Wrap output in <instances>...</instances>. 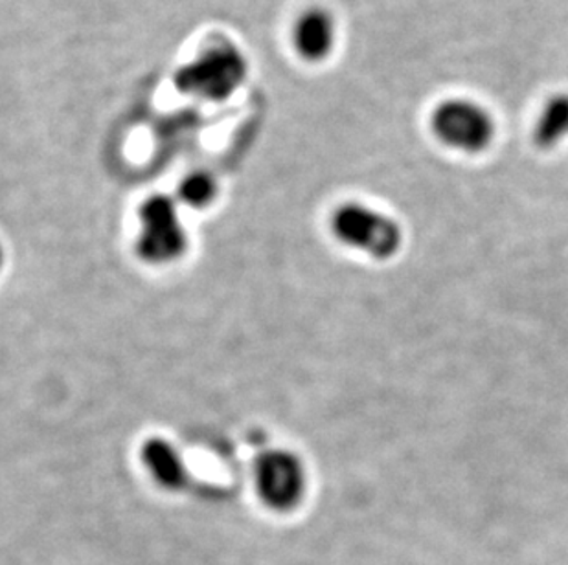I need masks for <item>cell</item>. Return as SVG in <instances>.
I'll return each instance as SVG.
<instances>
[{
	"label": "cell",
	"instance_id": "6da1fadb",
	"mask_svg": "<svg viewBox=\"0 0 568 565\" xmlns=\"http://www.w3.org/2000/svg\"><path fill=\"white\" fill-rule=\"evenodd\" d=\"M430 131L447 150L480 155L494 144L497 125L483 103L469 97H447L430 113Z\"/></svg>",
	"mask_w": 568,
	"mask_h": 565
},
{
	"label": "cell",
	"instance_id": "7a4b0ae2",
	"mask_svg": "<svg viewBox=\"0 0 568 565\" xmlns=\"http://www.w3.org/2000/svg\"><path fill=\"white\" fill-rule=\"evenodd\" d=\"M332 232L343 245L385 261L402 248V228L379 209L361 203H346L332 215Z\"/></svg>",
	"mask_w": 568,
	"mask_h": 565
},
{
	"label": "cell",
	"instance_id": "3957f363",
	"mask_svg": "<svg viewBox=\"0 0 568 565\" xmlns=\"http://www.w3.org/2000/svg\"><path fill=\"white\" fill-rule=\"evenodd\" d=\"M256 491L262 502L274 511H293L306 496L304 463L287 450H268L254 466Z\"/></svg>",
	"mask_w": 568,
	"mask_h": 565
},
{
	"label": "cell",
	"instance_id": "277c9868",
	"mask_svg": "<svg viewBox=\"0 0 568 565\" xmlns=\"http://www.w3.org/2000/svg\"><path fill=\"white\" fill-rule=\"evenodd\" d=\"M139 254L145 261L162 265L178 259L186 248V234L178 206L166 195H155L140 209Z\"/></svg>",
	"mask_w": 568,
	"mask_h": 565
},
{
	"label": "cell",
	"instance_id": "5b68a950",
	"mask_svg": "<svg viewBox=\"0 0 568 565\" xmlns=\"http://www.w3.org/2000/svg\"><path fill=\"white\" fill-rule=\"evenodd\" d=\"M245 75V61L236 50L210 49L206 54L181 70L179 85L184 91L195 92L199 96L221 100L236 91Z\"/></svg>",
	"mask_w": 568,
	"mask_h": 565
},
{
	"label": "cell",
	"instance_id": "8992f818",
	"mask_svg": "<svg viewBox=\"0 0 568 565\" xmlns=\"http://www.w3.org/2000/svg\"><path fill=\"white\" fill-rule=\"evenodd\" d=\"M293 43L296 54L310 63H321L332 55L337 44V22L326 8H310L304 11L295 30Z\"/></svg>",
	"mask_w": 568,
	"mask_h": 565
},
{
	"label": "cell",
	"instance_id": "52a82bcc",
	"mask_svg": "<svg viewBox=\"0 0 568 565\" xmlns=\"http://www.w3.org/2000/svg\"><path fill=\"white\" fill-rule=\"evenodd\" d=\"M142 461L153 480L159 485L166 486L170 491L183 489L189 481V470L184 459L173 444L162 439H151L142 449Z\"/></svg>",
	"mask_w": 568,
	"mask_h": 565
},
{
	"label": "cell",
	"instance_id": "ba28073f",
	"mask_svg": "<svg viewBox=\"0 0 568 565\" xmlns=\"http://www.w3.org/2000/svg\"><path fill=\"white\" fill-rule=\"evenodd\" d=\"M568 140V94H554L542 105L534 125V142L539 150H556Z\"/></svg>",
	"mask_w": 568,
	"mask_h": 565
},
{
	"label": "cell",
	"instance_id": "9c48e42d",
	"mask_svg": "<svg viewBox=\"0 0 568 565\" xmlns=\"http://www.w3.org/2000/svg\"><path fill=\"white\" fill-rule=\"evenodd\" d=\"M215 181L209 173H192L184 178L183 184L179 187L183 203L189 204L192 208H204L209 206L215 198Z\"/></svg>",
	"mask_w": 568,
	"mask_h": 565
},
{
	"label": "cell",
	"instance_id": "30bf717a",
	"mask_svg": "<svg viewBox=\"0 0 568 565\" xmlns=\"http://www.w3.org/2000/svg\"><path fill=\"white\" fill-rule=\"evenodd\" d=\"M2 261H4V251H2V246H0V268H2Z\"/></svg>",
	"mask_w": 568,
	"mask_h": 565
}]
</instances>
